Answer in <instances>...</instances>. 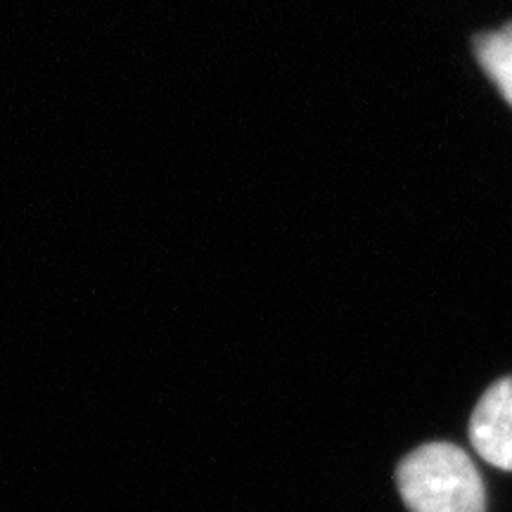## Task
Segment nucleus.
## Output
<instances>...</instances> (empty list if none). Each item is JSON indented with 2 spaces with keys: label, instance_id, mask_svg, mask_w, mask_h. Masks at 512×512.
Instances as JSON below:
<instances>
[{
  "label": "nucleus",
  "instance_id": "1",
  "mask_svg": "<svg viewBox=\"0 0 512 512\" xmlns=\"http://www.w3.org/2000/svg\"><path fill=\"white\" fill-rule=\"evenodd\" d=\"M396 486L411 512H486L484 482L463 448L425 444L396 467Z\"/></svg>",
  "mask_w": 512,
  "mask_h": 512
},
{
  "label": "nucleus",
  "instance_id": "2",
  "mask_svg": "<svg viewBox=\"0 0 512 512\" xmlns=\"http://www.w3.org/2000/svg\"><path fill=\"white\" fill-rule=\"evenodd\" d=\"M470 441L486 463L512 472V377L486 389L470 420Z\"/></svg>",
  "mask_w": 512,
  "mask_h": 512
},
{
  "label": "nucleus",
  "instance_id": "3",
  "mask_svg": "<svg viewBox=\"0 0 512 512\" xmlns=\"http://www.w3.org/2000/svg\"><path fill=\"white\" fill-rule=\"evenodd\" d=\"M479 67L512 107V24L475 38Z\"/></svg>",
  "mask_w": 512,
  "mask_h": 512
}]
</instances>
